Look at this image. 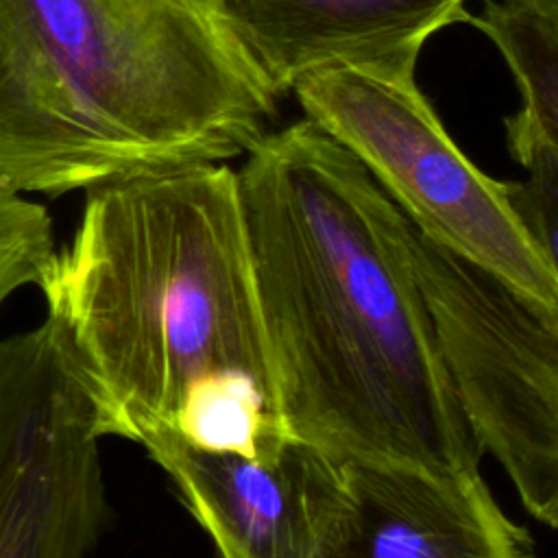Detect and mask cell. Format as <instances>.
<instances>
[{"instance_id": "obj_1", "label": "cell", "mask_w": 558, "mask_h": 558, "mask_svg": "<svg viewBox=\"0 0 558 558\" xmlns=\"http://www.w3.org/2000/svg\"><path fill=\"white\" fill-rule=\"evenodd\" d=\"M235 172L286 438L338 462L477 477L412 259L414 225L357 157L303 118Z\"/></svg>"}, {"instance_id": "obj_2", "label": "cell", "mask_w": 558, "mask_h": 558, "mask_svg": "<svg viewBox=\"0 0 558 558\" xmlns=\"http://www.w3.org/2000/svg\"><path fill=\"white\" fill-rule=\"evenodd\" d=\"M100 438L270 458L286 440L235 170L187 163L87 190L37 283Z\"/></svg>"}, {"instance_id": "obj_3", "label": "cell", "mask_w": 558, "mask_h": 558, "mask_svg": "<svg viewBox=\"0 0 558 558\" xmlns=\"http://www.w3.org/2000/svg\"><path fill=\"white\" fill-rule=\"evenodd\" d=\"M277 98L209 0H0V187L59 196L242 155Z\"/></svg>"}, {"instance_id": "obj_4", "label": "cell", "mask_w": 558, "mask_h": 558, "mask_svg": "<svg viewBox=\"0 0 558 558\" xmlns=\"http://www.w3.org/2000/svg\"><path fill=\"white\" fill-rule=\"evenodd\" d=\"M416 283L456 403L527 514L558 523V307L414 227Z\"/></svg>"}, {"instance_id": "obj_5", "label": "cell", "mask_w": 558, "mask_h": 558, "mask_svg": "<svg viewBox=\"0 0 558 558\" xmlns=\"http://www.w3.org/2000/svg\"><path fill=\"white\" fill-rule=\"evenodd\" d=\"M292 92L305 118L351 150L423 235L558 307V264L510 209L504 181L449 137L416 81L325 68Z\"/></svg>"}, {"instance_id": "obj_6", "label": "cell", "mask_w": 558, "mask_h": 558, "mask_svg": "<svg viewBox=\"0 0 558 558\" xmlns=\"http://www.w3.org/2000/svg\"><path fill=\"white\" fill-rule=\"evenodd\" d=\"M98 440L57 327L0 338V558H87L107 514Z\"/></svg>"}, {"instance_id": "obj_7", "label": "cell", "mask_w": 558, "mask_h": 558, "mask_svg": "<svg viewBox=\"0 0 558 558\" xmlns=\"http://www.w3.org/2000/svg\"><path fill=\"white\" fill-rule=\"evenodd\" d=\"M144 449L172 477L220 558H314L342 497V462L294 438L270 458L172 438Z\"/></svg>"}, {"instance_id": "obj_8", "label": "cell", "mask_w": 558, "mask_h": 558, "mask_svg": "<svg viewBox=\"0 0 558 558\" xmlns=\"http://www.w3.org/2000/svg\"><path fill=\"white\" fill-rule=\"evenodd\" d=\"M275 98L307 74L347 68L416 81L425 41L464 22V0H209Z\"/></svg>"}, {"instance_id": "obj_9", "label": "cell", "mask_w": 558, "mask_h": 558, "mask_svg": "<svg viewBox=\"0 0 558 558\" xmlns=\"http://www.w3.org/2000/svg\"><path fill=\"white\" fill-rule=\"evenodd\" d=\"M314 558H536L477 477L342 462V497Z\"/></svg>"}, {"instance_id": "obj_10", "label": "cell", "mask_w": 558, "mask_h": 558, "mask_svg": "<svg viewBox=\"0 0 558 558\" xmlns=\"http://www.w3.org/2000/svg\"><path fill=\"white\" fill-rule=\"evenodd\" d=\"M464 22L497 46L514 76L521 107L506 120V140L527 168L558 150V0H484Z\"/></svg>"}, {"instance_id": "obj_11", "label": "cell", "mask_w": 558, "mask_h": 558, "mask_svg": "<svg viewBox=\"0 0 558 558\" xmlns=\"http://www.w3.org/2000/svg\"><path fill=\"white\" fill-rule=\"evenodd\" d=\"M54 251L44 205L0 187V307L20 288L35 286Z\"/></svg>"}, {"instance_id": "obj_12", "label": "cell", "mask_w": 558, "mask_h": 558, "mask_svg": "<svg viewBox=\"0 0 558 558\" xmlns=\"http://www.w3.org/2000/svg\"><path fill=\"white\" fill-rule=\"evenodd\" d=\"M525 170V181H504V196L543 255L558 264V150L536 157Z\"/></svg>"}]
</instances>
